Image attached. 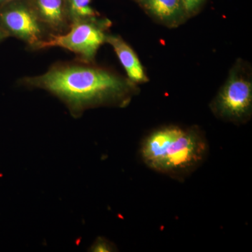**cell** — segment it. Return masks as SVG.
I'll use <instances>...</instances> for the list:
<instances>
[{"mask_svg": "<svg viewBox=\"0 0 252 252\" xmlns=\"http://www.w3.org/2000/svg\"><path fill=\"white\" fill-rule=\"evenodd\" d=\"M18 83L56 96L75 118L88 109L126 107L140 92L138 85L127 77L95 63L77 59L54 63L44 74L23 77Z\"/></svg>", "mask_w": 252, "mask_h": 252, "instance_id": "1", "label": "cell"}, {"mask_svg": "<svg viewBox=\"0 0 252 252\" xmlns=\"http://www.w3.org/2000/svg\"><path fill=\"white\" fill-rule=\"evenodd\" d=\"M209 152L206 136L198 126L170 125L147 134L139 154L151 170L183 182L203 165Z\"/></svg>", "mask_w": 252, "mask_h": 252, "instance_id": "2", "label": "cell"}, {"mask_svg": "<svg viewBox=\"0 0 252 252\" xmlns=\"http://www.w3.org/2000/svg\"><path fill=\"white\" fill-rule=\"evenodd\" d=\"M252 73L250 64L239 59L224 84L210 104L212 114L220 120L240 126L252 116Z\"/></svg>", "mask_w": 252, "mask_h": 252, "instance_id": "3", "label": "cell"}, {"mask_svg": "<svg viewBox=\"0 0 252 252\" xmlns=\"http://www.w3.org/2000/svg\"><path fill=\"white\" fill-rule=\"evenodd\" d=\"M112 22L107 18L97 16L72 23L67 32L53 34L38 46L36 51L60 47L74 53L77 59L95 63L100 46L106 43Z\"/></svg>", "mask_w": 252, "mask_h": 252, "instance_id": "4", "label": "cell"}, {"mask_svg": "<svg viewBox=\"0 0 252 252\" xmlns=\"http://www.w3.org/2000/svg\"><path fill=\"white\" fill-rule=\"evenodd\" d=\"M0 27L32 51L54 34L39 21L28 0H12L0 7Z\"/></svg>", "mask_w": 252, "mask_h": 252, "instance_id": "5", "label": "cell"}, {"mask_svg": "<svg viewBox=\"0 0 252 252\" xmlns=\"http://www.w3.org/2000/svg\"><path fill=\"white\" fill-rule=\"evenodd\" d=\"M137 3L156 22L167 28L179 27L189 19L182 0H140Z\"/></svg>", "mask_w": 252, "mask_h": 252, "instance_id": "6", "label": "cell"}, {"mask_svg": "<svg viewBox=\"0 0 252 252\" xmlns=\"http://www.w3.org/2000/svg\"><path fill=\"white\" fill-rule=\"evenodd\" d=\"M39 21L52 34H62L70 27L64 0H28Z\"/></svg>", "mask_w": 252, "mask_h": 252, "instance_id": "7", "label": "cell"}, {"mask_svg": "<svg viewBox=\"0 0 252 252\" xmlns=\"http://www.w3.org/2000/svg\"><path fill=\"white\" fill-rule=\"evenodd\" d=\"M106 43L112 46L118 59L125 69L127 77L134 84H144L148 82L145 70L135 51L120 35L109 33Z\"/></svg>", "mask_w": 252, "mask_h": 252, "instance_id": "8", "label": "cell"}, {"mask_svg": "<svg viewBox=\"0 0 252 252\" xmlns=\"http://www.w3.org/2000/svg\"><path fill=\"white\" fill-rule=\"evenodd\" d=\"M68 19L72 23L100 16L93 7L92 0H64Z\"/></svg>", "mask_w": 252, "mask_h": 252, "instance_id": "9", "label": "cell"}, {"mask_svg": "<svg viewBox=\"0 0 252 252\" xmlns=\"http://www.w3.org/2000/svg\"><path fill=\"white\" fill-rule=\"evenodd\" d=\"M189 18L193 17L203 9L207 0H182Z\"/></svg>", "mask_w": 252, "mask_h": 252, "instance_id": "10", "label": "cell"}, {"mask_svg": "<svg viewBox=\"0 0 252 252\" xmlns=\"http://www.w3.org/2000/svg\"><path fill=\"white\" fill-rule=\"evenodd\" d=\"M114 250H115L114 245L109 240L104 238H98L96 240L95 243L91 248V251L97 252H114Z\"/></svg>", "mask_w": 252, "mask_h": 252, "instance_id": "11", "label": "cell"}, {"mask_svg": "<svg viewBox=\"0 0 252 252\" xmlns=\"http://www.w3.org/2000/svg\"><path fill=\"white\" fill-rule=\"evenodd\" d=\"M8 37H9V36H8L7 34H6V32L3 31L2 28L0 27V43Z\"/></svg>", "mask_w": 252, "mask_h": 252, "instance_id": "12", "label": "cell"}, {"mask_svg": "<svg viewBox=\"0 0 252 252\" xmlns=\"http://www.w3.org/2000/svg\"><path fill=\"white\" fill-rule=\"evenodd\" d=\"M11 1H12V0H0V7Z\"/></svg>", "mask_w": 252, "mask_h": 252, "instance_id": "13", "label": "cell"}, {"mask_svg": "<svg viewBox=\"0 0 252 252\" xmlns=\"http://www.w3.org/2000/svg\"><path fill=\"white\" fill-rule=\"evenodd\" d=\"M133 1H136V2H138V1H140V0H133Z\"/></svg>", "mask_w": 252, "mask_h": 252, "instance_id": "14", "label": "cell"}]
</instances>
